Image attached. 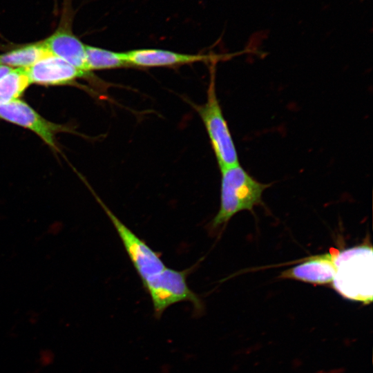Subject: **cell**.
Returning <instances> with one entry per match:
<instances>
[{
	"instance_id": "4fadbf2b",
	"label": "cell",
	"mask_w": 373,
	"mask_h": 373,
	"mask_svg": "<svg viewBox=\"0 0 373 373\" xmlns=\"http://www.w3.org/2000/svg\"><path fill=\"white\" fill-rule=\"evenodd\" d=\"M30 84L26 68H12L0 78V104L18 99Z\"/></svg>"
},
{
	"instance_id": "6da1fadb",
	"label": "cell",
	"mask_w": 373,
	"mask_h": 373,
	"mask_svg": "<svg viewBox=\"0 0 373 373\" xmlns=\"http://www.w3.org/2000/svg\"><path fill=\"white\" fill-rule=\"evenodd\" d=\"M373 252L370 245L347 249L334 256L332 285L343 296L368 303L372 300Z\"/></svg>"
},
{
	"instance_id": "277c9868",
	"label": "cell",
	"mask_w": 373,
	"mask_h": 373,
	"mask_svg": "<svg viewBox=\"0 0 373 373\" xmlns=\"http://www.w3.org/2000/svg\"><path fill=\"white\" fill-rule=\"evenodd\" d=\"M192 268L176 270L165 267L160 272L142 282L149 294L156 318H160L164 312L172 305L180 302H190L195 316H200L204 312V304L200 297L189 287L186 278Z\"/></svg>"
},
{
	"instance_id": "9c48e42d",
	"label": "cell",
	"mask_w": 373,
	"mask_h": 373,
	"mask_svg": "<svg viewBox=\"0 0 373 373\" xmlns=\"http://www.w3.org/2000/svg\"><path fill=\"white\" fill-rule=\"evenodd\" d=\"M42 42L50 54L66 61L86 77L90 76L86 63V45L70 30L59 28Z\"/></svg>"
},
{
	"instance_id": "7a4b0ae2",
	"label": "cell",
	"mask_w": 373,
	"mask_h": 373,
	"mask_svg": "<svg viewBox=\"0 0 373 373\" xmlns=\"http://www.w3.org/2000/svg\"><path fill=\"white\" fill-rule=\"evenodd\" d=\"M220 171V204L211 223L213 229L226 224L237 213L252 211L255 206L262 204V193L269 186L255 180L240 164Z\"/></svg>"
},
{
	"instance_id": "7c38bea8",
	"label": "cell",
	"mask_w": 373,
	"mask_h": 373,
	"mask_svg": "<svg viewBox=\"0 0 373 373\" xmlns=\"http://www.w3.org/2000/svg\"><path fill=\"white\" fill-rule=\"evenodd\" d=\"M86 63L88 70H106L129 67L124 52H115L86 45Z\"/></svg>"
},
{
	"instance_id": "52a82bcc",
	"label": "cell",
	"mask_w": 373,
	"mask_h": 373,
	"mask_svg": "<svg viewBox=\"0 0 373 373\" xmlns=\"http://www.w3.org/2000/svg\"><path fill=\"white\" fill-rule=\"evenodd\" d=\"M129 66L171 67L195 62H216L217 56L186 54L158 48H139L124 52Z\"/></svg>"
},
{
	"instance_id": "8992f818",
	"label": "cell",
	"mask_w": 373,
	"mask_h": 373,
	"mask_svg": "<svg viewBox=\"0 0 373 373\" xmlns=\"http://www.w3.org/2000/svg\"><path fill=\"white\" fill-rule=\"evenodd\" d=\"M0 119L32 131L55 150H57L56 134L68 130L64 126L46 119L19 99L0 104Z\"/></svg>"
},
{
	"instance_id": "5b68a950",
	"label": "cell",
	"mask_w": 373,
	"mask_h": 373,
	"mask_svg": "<svg viewBox=\"0 0 373 373\" xmlns=\"http://www.w3.org/2000/svg\"><path fill=\"white\" fill-rule=\"evenodd\" d=\"M98 201L115 229L142 283L163 270L166 265L161 258V254L152 249L123 223L101 200L98 199Z\"/></svg>"
},
{
	"instance_id": "30bf717a",
	"label": "cell",
	"mask_w": 373,
	"mask_h": 373,
	"mask_svg": "<svg viewBox=\"0 0 373 373\" xmlns=\"http://www.w3.org/2000/svg\"><path fill=\"white\" fill-rule=\"evenodd\" d=\"M335 254L312 256L306 261L282 273L280 278L298 280L314 285L332 283L335 268Z\"/></svg>"
},
{
	"instance_id": "8fae6325",
	"label": "cell",
	"mask_w": 373,
	"mask_h": 373,
	"mask_svg": "<svg viewBox=\"0 0 373 373\" xmlns=\"http://www.w3.org/2000/svg\"><path fill=\"white\" fill-rule=\"evenodd\" d=\"M50 54L42 41L31 44L0 55V65L27 68Z\"/></svg>"
},
{
	"instance_id": "3957f363",
	"label": "cell",
	"mask_w": 373,
	"mask_h": 373,
	"mask_svg": "<svg viewBox=\"0 0 373 373\" xmlns=\"http://www.w3.org/2000/svg\"><path fill=\"white\" fill-rule=\"evenodd\" d=\"M216 62L211 63L207 100L195 105L207 132L220 170L239 164L238 152L216 90Z\"/></svg>"
},
{
	"instance_id": "ba28073f",
	"label": "cell",
	"mask_w": 373,
	"mask_h": 373,
	"mask_svg": "<svg viewBox=\"0 0 373 373\" xmlns=\"http://www.w3.org/2000/svg\"><path fill=\"white\" fill-rule=\"evenodd\" d=\"M26 69L31 84L43 86L68 84L77 78L87 77L73 65L52 54Z\"/></svg>"
}]
</instances>
